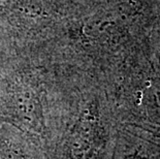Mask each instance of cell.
Listing matches in <instances>:
<instances>
[{
    "label": "cell",
    "mask_w": 160,
    "mask_h": 159,
    "mask_svg": "<svg viewBox=\"0 0 160 159\" xmlns=\"http://www.w3.org/2000/svg\"><path fill=\"white\" fill-rule=\"evenodd\" d=\"M0 159H26L22 152L8 144H0Z\"/></svg>",
    "instance_id": "6da1fadb"
}]
</instances>
